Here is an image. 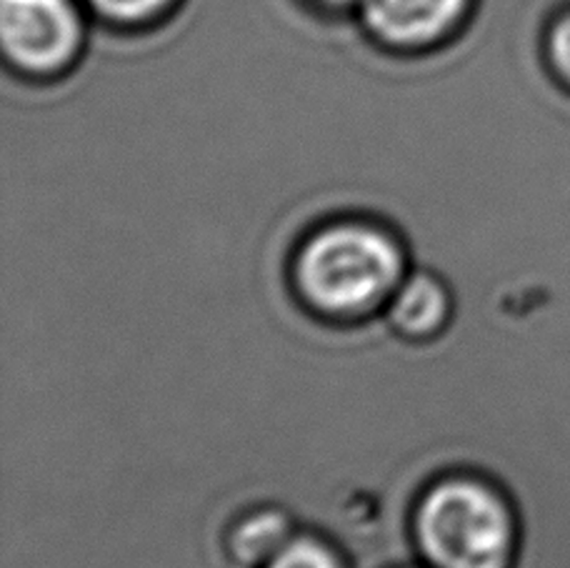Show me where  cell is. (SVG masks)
Segmentation results:
<instances>
[{
  "label": "cell",
  "instance_id": "obj_1",
  "mask_svg": "<svg viewBox=\"0 0 570 568\" xmlns=\"http://www.w3.org/2000/svg\"><path fill=\"white\" fill-rule=\"evenodd\" d=\"M303 298L328 316H363L403 283V253L368 223H335L303 243L295 261Z\"/></svg>",
  "mask_w": 570,
  "mask_h": 568
},
{
  "label": "cell",
  "instance_id": "obj_2",
  "mask_svg": "<svg viewBox=\"0 0 570 568\" xmlns=\"http://www.w3.org/2000/svg\"><path fill=\"white\" fill-rule=\"evenodd\" d=\"M415 533L433 568H511L515 519L491 486L475 479H445L423 496Z\"/></svg>",
  "mask_w": 570,
  "mask_h": 568
},
{
  "label": "cell",
  "instance_id": "obj_3",
  "mask_svg": "<svg viewBox=\"0 0 570 568\" xmlns=\"http://www.w3.org/2000/svg\"><path fill=\"white\" fill-rule=\"evenodd\" d=\"M0 36L6 56L28 74H56L78 53L83 40L70 0H3Z\"/></svg>",
  "mask_w": 570,
  "mask_h": 568
},
{
  "label": "cell",
  "instance_id": "obj_4",
  "mask_svg": "<svg viewBox=\"0 0 570 568\" xmlns=\"http://www.w3.org/2000/svg\"><path fill=\"white\" fill-rule=\"evenodd\" d=\"M468 0H363L365 23L393 46H425L461 20Z\"/></svg>",
  "mask_w": 570,
  "mask_h": 568
},
{
  "label": "cell",
  "instance_id": "obj_5",
  "mask_svg": "<svg viewBox=\"0 0 570 568\" xmlns=\"http://www.w3.org/2000/svg\"><path fill=\"white\" fill-rule=\"evenodd\" d=\"M448 309H451V301H448L441 281L428 276V273H415L395 288L389 316L403 336L421 339L441 331L448 319Z\"/></svg>",
  "mask_w": 570,
  "mask_h": 568
},
{
  "label": "cell",
  "instance_id": "obj_6",
  "mask_svg": "<svg viewBox=\"0 0 570 568\" xmlns=\"http://www.w3.org/2000/svg\"><path fill=\"white\" fill-rule=\"evenodd\" d=\"M291 541V523L278 511H263L240 521L230 536V549L238 561L268 564Z\"/></svg>",
  "mask_w": 570,
  "mask_h": 568
},
{
  "label": "cell",
  "instance_id": "obj_7",
  "mask_svg": "<svg viewBox=\"0 0 570 568\" xmlns=\"http://www.w3.org/2000/svg\"><path fill=\"white\" fill-rule=\"evenodd\" d=\"M263 568H345L341 556L318 539H291Z\"/></svg>",
  "mask_w": 570,
  "mask_h": 568
},
{
  "label": "cell",
  "instance_id": "obj_8",
  "mask_svg": "<svg viewBox=\"0 0 570 568\" xmlns=\"http://www.w3.org/2000/svg\"><path fill=\"white\" fill-rule=\"evenodd\" d=\"M100 13L124 20V23H134V20H142L156 16L158 10L166 8L170 0H90Z\"/></svg>",
  "mask_w": 570,
  "mask_h": 568
},
{
  "label": "cell",
  "instance_id": "obj_9",
  "mask_svg": "<svg viewBox=\"0 0 570 568\" xmlns=\"http://www.w3.org/2000/svg\"><path fill=\"white\" fill-rule=\"evenodd\" d=\"M548 50H551V60L558 76L570 86V13L553 26L551 38H548Z\"/></svg>",
  "mask_w": 570,
  "mask_h": 568
},
{
  "label": "cell",
  "instance_id": "obj_10",
  "mask_svg": "<svg viewBox=\"0 0 570 568\" xmlns=\"http://www.w3.org/2000/svg\"><path fill=\"white\" fill-rule=\"evenodd\" d=\"M323 3H328V6H345V3H353V0H323Z\"/></svg>",
  "mask_w": 570,
  "mask_h": 568
}]
</instances>
